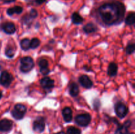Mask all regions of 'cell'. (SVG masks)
I'll use <instances>...</instances> for the list:
<instances>
[{
    "instance_id": "6da1fadb",
    "label": "cell",
    "mask_w": 135,
    "mask_h": 134,
    "mask_svg": "<svg viewBox=\"0 0 135 134\" xmlns=\"http://www.w3.org/2000/svg\"><path fill=\"white\" fill-rule=\"evenodd\" d=\"M98 15L105 24H115L123 20L125 13V6L116 0L104 3L97 10Z\"/></svg>"
},
{
    "instance_id": "7a4b0ae2",
    "label": "cell",
    "mask_w": 135,
    "mask_h": 134,
    "mask_svg": "<svg viewBox=\"0 0 135 134\" xmlns=\"http://www.w3.org/2000/svg\"><path fill=\"white\" fill-rule=\"evenodd\" d=\"M34 66V60L30 56H25L21 59L20 70L24 73L30 72Z\"/></svg>"
},
{
    "instance_id": "3957f363",
    "label": "cell",
    "mask_w": 135,
    "mask_h": 134,
    "mask_svg": "<svg viewBox=\"0 0 135 134\" xmlns=\"http://www.w3.org/2000/svg\"><path fill=\"white\" fill-rule=\"evenodd\" d=\"M26 112V107L22 104H17L13 108L11 114L16 120H21Z\"/></svg>"
},
{
    "instance_id": "277c9868",
    "label": "cell",
    "mask_w": 135,
    "mask_h": 134,
    "mask_svg": "<svg viewBox=\"0 0 135 134\" xmlns=\"http://www.w3.org/2000/svg\"><path fill=\"white\" fill-rule=\"evenodd\" d=\"M13 80V76L7 71H3L0 75V85L5 87H9Z\"/></svg>"
},
{
    "instance_id": "5b68a950",
    "label": "cell",
    "mask_w": 135,
    "mask_h": 134,
    "mask_svg": "<svg viewBox=\"0 0 135 134\" xmlns=\"http://www.w3.org/2000/svg\"><path fill=\"white\" fill-rule=\"evenodd\" d=\"M91 121V116L89 114H79L75 117V122L79 126L85 127L90 123Z\"/></svg>"
},
{
    "instance_id": "8992f818",
    "label": "cell",
    "mask_w": 135,
    "mask_h": 134,
    "mask_svg": "<svg viewBox=\"0 0 135 134\" xmlns=\"http://www.w3.org/2000/svg\"><path fill=\"white\" fill-rule=\"evenodd\" d=\"M33 129L35 131L41 133L45 129V120L43 117H37L33 123Z\"/></svg>"
},
{
    "instance_id": "52a82bcc",
    "label": "cell",
    "mask_w": 135,
    "mask_h": 134,
    "mask_svg": "<svg viewBox=\"0 0 135 134\" xmlns=\"http://www.w3.org/2000/svg\"><path fill=\"white\" fill-rule=\"evenodd\" d=\"M115 110L117 116L120 118H124L128 113V108L125 104L122 102H118L116 104Z\"/></svg>"
},
{
    "instance_id": "ba28073f",
    "label": "cell",
    "mask_w": 135,
    "mask_h": 134,
    "mask_svg": "<svg viewBox=\"0 0 135 134\" xmlns=\"http://www.w3.org/2000/svg\"><path fill=\"white\" fill-rule=\"evenodd\" d=\"M41 86L47 91H50L54 87V80L49 77H44L40 80Z\"/></svg>"
},
{
    "instance_id": "9c48e42d",
    "label": "cell",
    "mask_w": 135,
    "mask_h": 134,
    "mask_svg": "<svg viewBox=\"0 0 135 134\" xmlns=\"http://www.w3.org/2000/svg\"><path fill=\"white\" fill-rule=\"evenodd\" d=\"M1 29L5 33L7 34H13L15 32V25L11 22H7L1 25Z\"/></svg>"
},
{
    "instance_id": "30bf717a",
    "label": "cell",
    "mask_w": 135,
    "mask_h": 134,
    "mask_svg": "<svg viewBox=\"0 0 135 134\" xmlns=\"http://www.w3.org/2000/svg\"><path fill=\"white\" fill-rule=\"evenodd\" d=\"M13 127V122L7 119L0 120V131H9Z\"/></svg>"
},
{
    "instance_id": "8fae6325",
    "label": "cell",
    "mask_w": 135,
    "mask_h": 134,
    "mask_svg": "<svg viewBox=\"0 0 135 134\" xmlns=\"http://www.w3.org/2000/svg\"><path fill=\"white\" fill-rule=\"evenodd\" d=\"M79 82L81 84L82 86L86 88V89H90L93 85V83H92V80L86 75H83V76H80L79 78Z\"/></svg>"
},
{
    "instance_id": "7c38bea8",
    "label": "cell",
    "mask_w": 135,
    "mask_h": 134,
    "mask_svg": "<svg viewBox=\"0 0 135 134\" xmlns=\"http://www.w3.org/2000/svg\"><path fill=\"white\" fill-rule=\"evenodd\" d=\"M131 125V121L127 120L123 123L121 126H120L115 131V134H129V131L128 129Z\"/></svg>"
},
{
    "instance_id": "4fadbf2b",
    "label": "cell",
    "mask_w": 135,
    "mask_h": 134,
    "mask_svg": "<svg viewBox=\"0 0 135 134\" xmlns=\"http://www.w3.org/2000/svg\"><path fill=\"white\" fill-rule=\"evenodd\" d=\"M62 114H63L64 120L66 122H70L73 119V112L71 108L65 107L62 110Z\"/></svg>"
},
{
    "instance_id": "5bb4252c",
    "label": "cell",
    "mask_w": 135,
    "mask_h": 134,
    "mask_svg": "<svg viewBox=\"0 0 135 134\" xmlns=\"http://www.w3.org/2000/svg\"><path fill=\"white\" fill-rule=\"evenodd\" d=\"M23 11V8L21 6H15L13 7H10L7 10V14L9 16H12L14 14H20Z\"/></svg>"
},
{
    "instance_id": "9a60e30c",
    "label": "cell",
    "mask_w": 135,
    "mask_h": 134,
    "mask_svg": "<svg viewBox=\"0 0 135 134\" xmlns=\"http://www.w3.org/2000/svg\"><path fill=\"white\" fill-rule=\"evenodd\" d=\"M117 70H118V66L117 64L115 63H112L109 64L108 68V74L109 76L113 77L117 74Z\"/></svg>"
},
{
    "instance_id": "2e32d148",
    "label": "cell",
    "mask_w": 135,
    "mask_h": 134,
    "mask_svg": "<svg viewBox=\"0 0 135 134\" xmlns=\"http://www.w3.org/2000/svg\"><path fill=\"white\" fill-rule=\"evenodd\" d=\"M83 30L85 33L86 34H91V33L95 32L98 30V27L93 23H90L86 24L85 26L83 27Z\"/></svg>"
},
{
    "instance_id": "e0dca14e",
    "label": "cell",
    "mask_w": 135,
    "mask_h": 134,
    "mask_svg": "<svg viewBox=\"0 0 135 134\" xmlns=\"http://www.w3.org/2000/svg\"><path fill=\"white\" fill-rule=\"evenodd\" d=\"M71 19H72V22L75 24H80L83 23V20H84V19L80 15V14L79 13H76V12L73 13L72 16H71Z\"/></svg>"
},
{
    "instance_id": "ac0fdd59",
    "label": "cell",
    "mask_w": 135,
    "mask_h": 134,
    "mask_svg": "<svg viewBox=\"0 0 135 134\" xmlns=\"http://www.w3.org/2000/svg\"><path fill=\"white\" fill-rule=\"evenodd\" d=\"M79 86L76 83H72L69 87V93L72 97H76L79 95Z\"/></svg>"
},
{
    "instance_id": "d6986e66",
    "label": "cell",
    "mask_w": 135,
    "mask_h": 134,
    "mask_svg": "<svg viewBox=\"0 0 135 134\" xmlns=\"http://www.w3.org/2000/svg\"><path fill=\"white\" fill-rule=\"evenodd\" d=\"M135 22V14L134 12H131L125 18V23L127 25H133Z\"/></svg>"
},
{
    "instance_id": "ffe728a7",
    "label": "cell",
    "mask_w": 135,
    "mask_h": 134,
    "mask_svg": "<svg viewBox=\"0 0 135 134\" xmlns=\"http://www.w3.org/2000/svg\"><path fill=\"white\" fill-rule=\"evenodd\" d=\"M30 40L28 38H25L21 41V49L25 51L28 50L30 49Z\"/></svg>"
},
{
    "instance_id": "44dd1931",
    "label": "cell",
    "mask_w": 135,
    "mask_h": 134,
    "mask_svg": "<svg viewBox=\"0 0 135 134\" xmlns=\"http://www.w3.org/2000/svg\"><path fill=\"white\" fill-rule=\"evenodd\" d=\"M40 44V41L38 38H33L30 40V48L36 49L38 47Z\"/></svg>"
},
{
    "instance_id": "7402d4cb",
    "label": "cell",
    "mask_w": 135,
    "mask_h": 134,
    "mask_svg": "<svg viewBox=\"0 0 135 134\" xmlns=\"http://www.w3.org/2000/svg\"><path fill=\"white\" fill-rule=\"evenodd\" d=\"M15 54V50L11 47H7L5 49V55L7 57L12 58Z\"/></svg>"
},
{
    "instance_id": "603a6c76",
    "label": "cell",
    "mask_w": 135,
    "mask_h": 134,
    "mask_svg": "<svg viewBox=\"0 0 135 134\" xmlns=\"http://www.w3.org/2000/svg\"><path fill=\"white\" fill-rule=\"evenodd\" d=\"M67 132V134H81V131L75 127H69Z\"/></svg>"
},
{
    "instance_id": "cb8c5ba5",
    "label": "cell",
    "mask_w": 135,
    "mask_h": 134,
    "mask_svg": "<svg viewBox=\"0 0 135 134\" xmlns=\"http://www.w3.org/2000/svg\"><path fill=\"white\" fill-rule=\"evenodd\" d=\"M38 65H39L40 69H43V68H48V62L46 59H41L38 63Z\"/></svg>"
},
{
    "instance_id": "d4e9b609",
    "label": "cell",
    "mask_w": 135,
    "mask_h": 134,
    "mask_svg": "<svg viewBox=\"0 0 135 134\" xmlns=\"http://www.w3.org/2000/svg\"><path fill=\"white\" fill-rule=\"evenodd\" d=\"M135 49V45L134 43H130L127 45L126 48V51L127 54H132L134 53Z\"/></svg>"
},
{
    "instance_id": "484cf974",
    "label": "cell",
    "mask_w": 135,
    "mask_h": 134,
    "mask_svg": "<svg viewBox=\"0 0 135 134\" xmlns=\"http://www.w3.org/2000/svg\"><path fill=\"white\" fill-rule=\"evenodd\" d=\"M38 11L35 9H32L28 13V15L31 17L32 19L36 18L38 17Z\"/></svg>"
},
{
    "instance_id": "4316f807",
    "label": "cell",
    "mask_w": 135,
    "mask_h": 134,
    "mask_svg": "<svg viewBox=\"0 0 135 134\" xmlns=\"http://www.w3.org/2000/svg\"><path fill=\"white\" fill-rule=\"evenodd\" d=\"M33 1L37 5H42L44 3L46 2V0H33Z\"/></svg>"
},
{
    "instance_id": "83f0119b",
    "label": "cell",
    "mask_w": 135,
    "mask_h": 134,
    "mask_svg": "<svg viewBox=\"0 0 135 134\" xmlns=\"http://www.w3.org/2000/svg\"><path fill=\"white\" fill-rule=\"evenodd\" d=\"M1 1L4 3L5 4H7V3H13L16 1V0H1Z\"/></svg>"
},
{
    "instance_id": "f1b7e54d",
    "label": "cell",
    "mask_w": 135,
    "mask_h": 134,
    "mask_svg": "<svg viewBox=\"0 0 135 134\" xmlns=\"http://www.w3.org/2000/svg\"><path fill=\"white\" fill-rule=\"evenodd\" d=\"M2 95H2V92H1V91H0V99H1V97H2Z\"/></svg>"
},
{
    "instance_id": "f546056e",
    "label": "cell",
    "mask_w": 135,
    "mask_h": 134,
    "mask_svg": "<svg viewBox=\"0 0 135 134\" xmlns=\"http://www.w3.org/2000/svg\"><path fill=\"white\" fill-rule=\"evenodd\" d=\"M56 134H65V133L64 132H59V133H56Z\"/></svg>"
},
{
    "instance_id": "4dcf8cb0",
    "label": "cell",
    "mask_w": 135,
    "mask_h": 134,
    "mask_svg": "<svg viewBox=\"0 0 135 134\" xmlns=\"http://www.w3.org/2000/svg\"><path fill=\"white\" fill-rule=\"evenodd\" d=\"M1 66L0 65V71H1Z\"/></svg>"
}]
</instances>
